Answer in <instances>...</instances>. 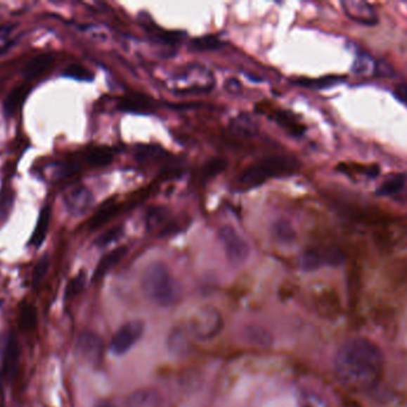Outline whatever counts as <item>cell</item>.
Instances as JSON below:
<instances>
[{"instance_id": "cell-25", "label": "cell", "mask_w": 407, "mask_h": 407, "mask_svg": "<svg viewBox=\"0 0 407 407\" xmlns=\"http://www.w3.org/2000/svg\"><path fill=\"white\" fill-rule=\"evenodd\" d=\"M343 79L336 75H329V77H323L319 79H307L300 78L295 80V84L302 87H311V89H326V87H331L341 82Z\"/></svg>"}, {"instance_id": "cell-36", "label": "cell", "mask_w": 407, "mask_h": 407, "mask_svg": "<svg viewBox=\"0 0 407 407\" xmlns=\"http://www.w3.org/2000/svg\"><path fill=\"white\" fill-rule=\"evenodd\" d=\"M181 230L180 225H179L178 221H168L166 223V226L162 228V231L160 233L161 237H168V235H173L175 233H178L179 231Z\"/></svg>"}, {"instance_id": "cell-4", "label": "cell", "mask_w": 407, "mask_h": 407, "mask_svg": "<svg viewBox=\"0 0 407 407\" xmlns=\"http://www.w3.org/2000/svg\"><path fill=\"white\" fill-rule=\"evenodd\" d=\"M0 357V380L10 384L16 379L20 364V343L13 333L8 332L4 338H1Z\"/></svg>"}, {"instance_id": "cell-33", "label": "cell", "mask_w": 407, "mask_h": 407, "mask_svg": "<svg viewBox=\"0 0 407 407\" xmlns=\"http://www.w3.org/2000/svg\"><path fill=\"white\" fill-rule=\"evenodd\" d=\"M48 270H49V257L46 255L39 259L35 268H34V271H32V286L39 287L42 283L44 277L47 276Z\"/></svg>"}, {"instance_id": "cell-38", "label": "cell", "mask_w": 407, "mask_h": 407, "mask_svg": "<svg viewBox=\"0 0 407 407\" xmlns=\"http://www.w3.org/2000/svg\"><path fill=\"white\" fill-rule=\"evenodd\" d=\"M16 27V24L13 23H5L0 25V39L3 41H8V37L11 35L12 32L15 30Z\"/></svg>"}, {"instance_id": "cell-18", "label": "cell", "mask_w": 407, "mask_h": 407, "mask_svg": "<svg viewBox=\"0 0 407 407\" xmlns=\"http://www.w3.org/2000/svg\"><path fill=\"white\" fill-rule=\"evenodd\" d=\"M245 341L250 344L266 348L271 344V334L267 329L262 326L250 325L245 327L243 331Z\"/></svg>"}, {"instance_id": "cell-3", "label": "cell", "mask_w": 407, "mask_h": 407, "mask_svg": "<svg viewBox=\"0 0 407 407\" xmlns=\"http://www.w3.org/2000/svg\"><path fill=\"white\" fill-rule=\"evenodd\" d=\"M300 168V161L293 157H271L268 159L250 165L242 173L238 180L243 188L252 189L264 184L266 180L274 177L295 175Z\"/></svg>"}, {"instance_id": "cell-12", "label": "cell", "mask_w": 407, "mask_h": 407, "mask_svg": "<svg viewBox=\"0 0 407 407\" xmlns=\"http://www.w3.org/2000/svg\"><path fill=\"white\" fill-rule=\"evenodd\" d=\"M161 396L153 388H142L129 396L127 407H161Z\"/></svg>"}, {"instance_id": "cell-17", "label": "cell", "mask_w": 407, "mask_h": 407, "mask_svg": "<svg viewBox=\"0 0 407 407\" xmlns=\"http://www.w3.org/2000/svg\"><path fill=\"white\" fill-rule=\"evenodd\" d=\"M119 212V204H115L112 201H108L91 218V220H89V228L92 231H96L98 228H101V226H104L105 223H109L110 220L113 219Z\"/></svg>"}, {"instance_id": "cell-31", "label": "cell", "mask_w": 407, "mask_h": 407, "mask_svg": "<svg viewBox=\"0 0 407 407\" xmlns=\"http://www.w3.org/2000/svg\"><path fill=\"white\" fill-rule=\"evenodd\" d=\"M63 77L74 79L79 82H92L94 75L82 65H70L63 71Z\"/></svg>"}, {"instance_id": "cell-24", "label": "cell", "mask_w": 407, "mask_h": 407, "mask_svg": "<svg viewBox=\"0 0 407 407\" xmlns=\"http://www.w3.org/2000/svg\"><path fill=\"white\" fill-rule=\"evenodd\" d=\"M112 149L109 147H97L89 152L87 161L89 164L97 166V168H104L111 164L113 161Z\"/></svg>"}, {"instance_id": "cell-27", "label": "cell", "mask_w": 407, "mask_h": 407, "mask_svg": "<svg viewBox=\"0 0 407 407\" xmlns=\"http://www.w3.org/2000/svg\"><path fill=\"white\" fill-rule=\"evenodd\" d=\"M274 120L283 128L288 130L291 135H295V137L303 135L304 130H305L304 125H300L295 118H292L291 115L288 114V113H276Z\"/></svg>"}, {"instance_id": "cell-29", "label": "cell", "mask_w": 407, "mask_h": 407, "mask_svg": "<svg viewBox=\"0 0 407 407\" xmlns=\"http://www.w3.org/2000/svg\"><path fill=\"white\" fill-rule=\"evenodd\" d=\"M192 48L198 51H217L223 46L218 37L214 35H206L193 39L190 44Z\"/></svg>"}, {"instance_id": "cell-26", "label": "cell", "mask_w": 407, "mask_h": 407, "mask_svg": "<svg viewBox=\"0 0 407 407\" xmlns=\"http://www.w3.org/2000/svg\"><path fill=\"white\" fill-rule=\"evenodd\" d=\"M15 204V192L11 188H3L0 192V225H4L11 214Z\"/></svg>"}, {"instance_id": "cell-21", "label": "cell", "mask_w": 407, "mask_h": 407, "mask_svg": "<svg viewBox=\"0 0 407 407\" xmlns=\"http://www.w3.org/2000/svg\"><path fill=\"white\" fill-rule=\"evenodd\" d=\"M304 270L312 271L318 269L323 264H328L326 251L307 250L300 259Z\"/></svg>"}, {"instance_id": "cell-35", "label": "cell", "mask_w": 407, "mask_h": 407, "mask_svg": "<svg viewBox=\"0 0 407 407\" xmlns=\"http://www.w3.org/2000/svg\"><path fill=\"white\" fill-rule=\"evenodd\" d=\"M369 56H365V55H361L357 58L356 61L354 63V72L357 73V75H363L366 72L369 70Z\"/></svg>"}, {"instance_id": "cell-6", "label": "cell", "mask_w": 407, "mask_h": 407, "mask_svg": "<svg viewBox=\"0 0 407 407\" xmlns=\"http://www.w3.org/2000/svg\"><path fill=\"white\" fill-rule=\"evenodd\" d=\"M223 329V319L217 311L204 308L190 320V330L199 341H209L217 336Z\"/></svg>"}, {"instance_id": "cell-39", "label": "cell", "mask_w": 407, "mask_h": 407, "mask_svg": "<svg viewBox=\"0 0 407 407\" xmlns=\"http://www.w3.org/2000/svg\"><path fill=\"white\" fill-rule=\"evenodd\" d=\"M15 44H16V41H8V42H6L4 46H0V55L5 54L6 51H10L11 47L15 46Z\"/></svg>"}, {"instance_id": "cell-13", "label": "cell", "mask_w": 407, "mask_h": 407, "mask_svg": "<svg viewBox=\"0 0 407 407\" xmlns=\"http://www.w3.org/2000/svg\"><path fill=\"white\" fill-rule=\"evenodd\" d=\"M54 55L49 53H43L32 58L23 68L24 78L32 80L43 75L54 63Z\"/></svg>"}, {"instance_id": "cell-16", "label": "cell", "mask_w": 407, "mask_h": 407, "mask_svg": "<svg viewBox=\"0 0 407 407\" xmlns=\"http://www.w3.org/2000/svg\"><path fill=\"white\" fill-rule=\"evenodd\" d=\"M406 183V173H393L381 183L379 188L376 189V195L384 196V197L385 196L387 197V196L398 195L405 189Z\"/></svg>"}, {"instance_id": "cell-1", "label": "cell", "mask_w": 407, "mask_h": 407, "mask_svg": "<svg viewBox=\"0 0 407 407\" xmlns=\"http://www.w3.org/2000/svg\"><path fill=\"white\" fill-rule=\"evenodd\" d=\"M335 374L351 387H369L379 380L384 369L381 349L366 338L347 342L335 358Z\"/></svg>"}, {"instance_id": "cell-2", "label": "cell", "mask_w": 407, "mask_h": 407, "mask_svg": "<svg viewBox=\"0 0 407 407\" xmlns=\"http://www.w3.org/2000/svg\"><path fill=\"white\" fill-rule=\"evenodd\" d=\"M142 289L150 301L160 307H172L183 298V289L164 263L154 262L142 275Z\"/></svg>"}, {"instance_id": "cell-22", "label": "cell", "mask_w": 407, "mask_h": 407, "mask_svg": "<svg viewBox=\"0 0 407 407\" xmlns=\"http://www.w3.org/2000/svg\"><path fill=\"white\" fill-rule=\"evenodd\" d=\"M168 218V209L162 206H154L148 209L146 215V227L148 231H154L161 226Z\"/></svg>"}, {"instance_id": "cell-9", "label": "cell", "mask_w": 407, "mask_h": 407, "mask_svg": "<svg viewBox=\"0 0 407 407\" xmlns=\"http://www.w3.org/2000/svg\"><path fill=\"white\" fill-rule=\"evenodd\" d=\"M342 8L350 20L361 25L373 27L379 22L377 12L375 11V8H373V5L367 1H358V0L343 1Z\"/></svg>"}, {"instance_id": "cell-19", "label": "cell", "mask_w": 407, "mask_h": 407, "mask_svg": "<svg viewBox=\"0 0 407 407\" xmlns=\"http://www.w3.org/2000/svg\"><path fill=\"white\" fill-rule=\"evenodd\" d=\"M273 234L279 243L292 244L297 238V232H295L293 225L290 220L279 219L273 225Z\"/></svg>"}, {"instance_id": "cell-7", "label": "cell", "mask_w": 407, "mask_h": 407, "mask_svg": "<svg viewBox=\"0 0 407 407\" xmlns=\"http://www.w3.org/2000/svg\"><path fill=\"white\" fill-rule=\"evenodd\" d=\"M144 324L140 320L129 321L122 326L110 343V350L115 355H124L143 336Z\"/></svg>"}, {"instance_id": "cell-11", "label": "cell", "mask_w": 407, "mask_h": 407, "mask_svg": "<svg viewBox=\"0 0 407 407\" xmlns=\"http://www.w3.org/2000/svg\"><path fill=\"white\" fill-rule=\"evenodd\" d=\"M30 91H32L30 85L24 84L8 92L4 101V114L6 118H12L17 114V111L23 106Z\"/></svg>"}, {"instance_id": "cell-10", "label": "cell", "mask_w": 407, "mask_h": 407, "mask_svg": "<svg viewBox=\"0 0 407 407\" xmlns=\"http://www.w3.org/2000/svg\"><path fill=\"white\" fill-rule=\"evenodd\" d=\"M77 351L82 358L91 364H98L104 353L103 341L96 333L85 331L79 336L77 341Z\"/></svg>"}, {"instance_id": "cell-8", "label": "cell", "mask_w": 407, "mask_h": 407, "mask_svg": "<svg viewBox=\"0 0 407 407\" xmlns=\"http://www.w3.org/2000/svg\"><path fill=\"white\" fill-rule=\"evenodd\" d=\"M63 202L66 206L67 212L70 215H85L94 204V196L92 192L85 185H78L70 189L65 194Z\"/></svg>"}, {"instance_id": "cell-40", "label": "cell", "mask_w": 407, "mask_h": 407, "mask_svg": "<svg viewBox=\"0 0 407 407\" xmlns=\"http://www.w3.org/2000/svg\"><path fill=\"white\" fill-rule=\"evenodd\" d=\"M94 407H116L113 405L111 401H108V400H101V401H98L96 403V406Z\"/></svg>"}, {"instance_id": "cell-14", "label": "cell", "mask_w": 407, "mask_h": 407, "mask_svg": "<svg viewBox=\"0 0 407 407\" xmlns=\"http://www.w3.org/2000/svg\"><path fill=\"white\" fill-rule=\"evenodd\" d=\"M127 253H128V247L119 246L109 252L108 255H105L101 259V262L98 263L97 269L94 271V281L101 280L104 275L108 274L113 266H116L122 259L124 258Z\"/></svg>"}, {"instance_id": "cell-28", "label": "cell", "mask_w": 407, "mask_h": 407, "mask_svg": "<svg viewBox=\"0 0 407 407\" xmlns=\"http://www.w3.org/2000/svg\"><path fill=\"white\" fill-rule=\"evenodd\" d=\"M166 152L161 147L156 145H142L136 149V159L138 161H157L160 158L163 157Z\"/></svg>"}, {"instance_id": "cell-30", "label": "cell", "mask_w": 407, "mask_h": 407, "mask_svg": "<svg viewBox=\"0 0 407 407\" xmlns=\"http://www.w3.org/2000/svg\"><path fill=\"white\" fill-rule=\"evenodd\" d=\"M228 166V161L223 159V158H212L209 159L204 168H202V177L205 180H209V178H214L217 177L218 175H221L225 168Z\"/></svg>"}, {"instance_id": "cell-32", "label": "cell", "mask_w": 407, "mask_h": 407, "mask_svg": "<svg viewBox=\"0 0 407 407\" xmlns=\"http://www.w3.org/2000/svg\"><path fill=\"white\" fill-rule=\"evenodd\" d=\"M122 234H123V227L117 226V227L110 228V230L105 231L104 233H101L98 237L94 245L98 247L109 246V245L119 239Z\"/></svg>"}, {"instance_id": "cell-23", "label": "cell", "mask_w": 407, "mask_h": 407, "mask_svg": "<svg viewBox=\"0 0 407 407\" xmlns=\"http://www.w3.org/2000/svg\"><path fill=\"white\" fill-rule=\"evenodd\" d=\"M18 325L23 331H32L37 325V310L35 306L25 303L22 306L18 315Z\"/></svg>"}, {"instance_id": "cell-15", "label": "cell", "mask_w": 407, "mask_h": 407, "mask_svg": "<svg viewBox=\"0 0 407 407\" xmlns=\"http://www.w3.org/2000/svg\"><path fill=\"white\" fill-rule=\"evenodd\" d=\"M51 211L49 206L42 208L39 212V220L36 223L35 231L32 233L29 245L30 246L39 247L44 243L46 237H47L49 225H51Z\"/></svg>"}, {"instance_id": "cell-37", "label": "cell", "mask_w": 407, "mask_h": 407, "mask_svg": "<svg viewBox=\"0 0 407 407\" xmlns=\"http://www.w3.org/2000/svg\"><path fill=\"white\" fill-rule=\"evenodd\" d=\"M393 96L407 108V85H398L393 90Z\"/></svg>"}, {"instance_id": "cell-41", "label": "cell", "mask_w": 407, "mask_h": 407, "mask_svg": "<svg viewBox=\"0 0 407 407\" xmlns=\"http://www.w3.org/2000/svg\"><path fill=\"white\" fill-rule=\"evenodd\" d=\"M0 305H1V300H0Z\"/></svg>"}, {"instance_id": "cell-20", "label": "cell", "mask_w": 407, "mask_h": 407, "mask_svg": "<svg viewBox=\"0 0 407 407\" xmlns=\"http://www.w3.org/2000/svg\"><path fill=\"white\" fill-rule=\"evenodd\" d=\"M120 110L134 114H149L152 113V106L147 99L142 97H129L122 99L118 106Z\"/></svg>"}, {"instance_id": "cell-34", "label": "cell", "mask_w": 407, "mask_h": 407, "mask_svg": "<svg viewBox=\"0 0 407 407\" xmlns=\"http://www.w3.org/2000/svg\"><path fill=\"white\" fill-rule=\"evenodd\" d=\"M86 275L84 273L77 275L75 277L72 278L66 287L65 292V298L72 299L82 293L84 287H85Z\"/></svg>"}, {"instance_id": "cell-5", "label": "cell", "mask_w": 407, "mask_h": 407, "mask_svg": "<svg viewBox=\"0 0 407 407\" xmlns=\"http://www.w3.org/2000/svg\"><path fill=\"white\" fill-rule=\"evenodd\" d=\"M218 239L233 265H242L248 259L250 247L233 226H223L218 231Z\"/></svg>"}]
</instances>
